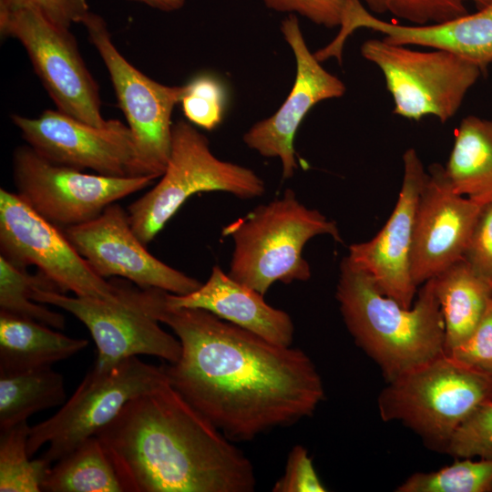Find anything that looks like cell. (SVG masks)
Listing matches in <instances>:
<instances>
[{
  "label": "cell",
  "mask_w": 492,
  "mask_h": 492,
  "mask_svg": "<svg viewBox=\"0 0 492 492\" xmlns=\"http://www.w3.org/2000/svg\"><path fill=\"white\" fill-rule=\"evenodd\" d=\"M445 454L455 458L492 459V401L480 405L461 423Z\"/></svg>",
  "instance_id": "30"
},
{
  "label": "cell",
  "mask_w": 492,
  "mask_h": 492,
  "mask_svg": "<svg viewBox=\"0 0 492 492\" xmlns=\"http://www.w3.org/2000/svg\"><path fill=\"white\" fill-rule=\"evenodd\" d=\"M404 176L388 220L371 240L349 246L346 259L367 272L380 292L410 308L418 292L411 272L415 211L426 170L415 149L403 155Z\"/></svg>",
  "instance_id": "18"
},
{
  "label": "cell",
  "mask_w": 492,
  "mask_h": 492,
  "mask_svg": "<svg viewBox=\"0 0 492 492\" xmlns=\"http://www.w3.org/2000/svg\"><path fill=\"white\" fill-rule=\"evenodd\" d=\"M445 169L456 193L482 206L492 203V119L461 120Z\"/></svg>",
  "instance_id": "23"
},
{
  "label": "cell",
  "mask_w": 492,
  "mask_h": 492,
  "mask_svg": "<svg viewBox=\"0 0 492 492\" xmlns=\"http://www.w3.org/2000/svg\"><path fill=\"white\" fill-rule=\"evenodd\" d=\"M354 0H263L269 9L298 14L328 28L340 27Z\"/></svg>",
  "instance_id": "32"
},
{
  "label": "cell",
  "mask_w": 492,
  "mask_h": 492,
  "mask_svg": "<svg viewBox=\"0 0 492 492\" xmlns=\"http://www.w3.org/2000/svg\"><path fill=\"white\" fill-rule=\"evenodd\" d=\"M13 176L18 196L39 215L63 229L96 218L108 205L158 179L151 175L87 174L54 163L29 145L14 151Z\"/></svg>",
  "instance_id": "10"
},
{
  "label": "cell",
  "mask_w": 492,
  "mask_h": 492,
  "mask_svg": "<svg viewBox=\"0 0 492 492\" xmlns=\"http://www.w3.org/2000/svg\"><path fill=\"white\" fill-rule=\"evenodd\" d=\"M368 8L377 14H384L387 12L385 0H363Z\"/></svg>",
  "instance_id": "38"
},
{
  "label": "cell",
  "mask_w": 492,
  "mask_h": 492,
  "mask_svg": "<svg viewBox=\"0 0 492 492\" xmlns=\"http://www.w3.org/2000/svg\"><path fill=\"white\" fill-rule=\"evenodd\" d=\"M207 191L252 199L263 195L265 184L252 169L217 158L202 133L179 120L172 126L169 159L160 180L128 208L133 231L147 245L190 196Z\"/></svg>",
  "instance_id": "6"
},
{
  "label": "cell",
  "mask_w": 492,
  "mask_h": 492,
  "mask_svg": "<svg viewBox=\"0 0 492 492\" xmlns=\"http://www.w3.org/2000/svg\"><path fill=\"white\" fill-rule=\"evenodd\" d=\"M34 7L54 23L70 28L90 13L87 0H0V11Z\"/></svg>",
  "instance_id": "36"
},
{
  "label": "cell",
  "mask_w": 492,
  "mask_h": 492,
  "mask_svg": "<svg viewBox=\"0 0 492 492\" xmlns=\"http://www.w3.org/2000/svg\"><path fill=\"white\" fill-rule=\"evenodd\" d=\"M335 297L355 344L378 365L385 383L445 353V323L433 279L405 308L344 257Z\"/></svg>",
  "instance_id": "3"
},
{
  "label": "cell",
  "mask_w": 492,
  "mask_h": 492,
  "mask_svg": "<svg viewBox=\"0 0 492 492\" xmlns=\"http://www.w3.org/2000/svg\"><path fill=\"white\" fill-rule=\"evenodd\" d=\"M483 207L454 191L443 165L428 167L411 250V272L417 287L463 259Z\"/></svg>",
  "instance_id": "16"
},
{
  "label": "cell",
  "mask_w": 492,
  "mask_h": 492,
  "mask_svg": "<svg viewBox=\"0 0 492 492\" xmlns=\"http://www.w3.org/2000/svg\"><path fill=\"white\" fill-rule=\"evenodd\" d=\"M82 24L109 73L143 173L161 177L170 154L172 112L181 101L185 85L160 84L132 66L114 45L100 15L90 12Z\"/></svg>",
  "instance_id": "12"
},
{
  "label": "cell",
  "mask_w": 492,
  "mask_h": 492,
  "mask_svg": "<svg viewBox=\"0 0 492 492\" xmlns=\"http://www.w3.org/2000/svg\"><path fill=\"white\" fill-rule=\"evenodd\" d=\"M0 249L13 265H35L57 292L78 297L109 300L113 280L97 274L77 252L64 231L46 220L17 193L0 190Z\"/></svg>",
  "instance_id": "13"
},
{
  "label": "cell",
  "mask_w": 492,
  "mask_h": 492,
  "mask_svg": "<svg viewBox=\"0 0 492 492\" xmlns=\"http://www.w3.org/2000/svg\"><path fill=\"white\" fill-rule=\"evenodd\" d=\"M27 421L0 431V491L39 492L51 466L42 457L31 460L27 453Z\"/></svg>",
  "instance_id": "27"
},
{
  "label": "cell",
  "mask_w": 492,
  "mask_h": 492,
  "mask_svg": "<svg viewBox=\"0 0 492 492\" xmlns=\"http://www.w3.org/2000/svg\"><path fill=\"white\" fill-rule=\"evenodd\" d=\"M140 2L153 8L165 11L172 12L180 9L186 0H131Z\"/></svg>",
  "instance_id": "37"
},
{
  "label": "cell",
  "mask_w": 492,
  "mask_h": 492,
  "mask_svg": "<svg viewBox=\"0 0 492 492\" xmlns=\"http://www.w3.org/2000/svg\"><path fill=\"white\" fill-rule=\"evenodd\" d=\"M0 33L23 45L57 110L95 127L107 124L98 86L69 28L34 7H22L0 11Z\"/></svg>",
  "instance_id": "11"
},
{
  "label": "cell",
  "mask_w": 492,
  "mask_h": 492,
  "mask_svg": "<svg viewBox=\"0 0 492 492\" xmlns=\"http://www.w3.org/2000/svg\"><path fill=\"white\" fill-rule=\"evenodd\" d=\"M379 32L385 42L402 46H419L456 55L477 65L483 76L492 64V3L474 14L426 25L402 26L372 15L354 0L337 36L320 53L325 59L343 62L347 38L357 29Z\"/></svg>",
  "instance_id": "19"
},
{
  "label": "cell",
  "mask_w": 492,
  "mask_h": 492,
  "mask_svg": "<svg viewBox=\"0 0 492 492\" xmlns=\"http://www.w3.org/2000/svg\"><path fill=\"white\" fill-rule=\"evenodd\" d=\"M463 259L477 274L492 282V203L483 207Z\"/></svg>",
  "instance_id": "35"
},
{
  "label": "cell",
  "mask_w": 492,
  "mask_h": 492,
  "mask_svg": "<svg viewBox=\"0 0 492 492\" xmlns=\"http://www.w3.org/2000/svg\"><path fill=\"white\" fill-rule=\"evenodd\" d=\"M112 299L70 297L63 292L35 287L31 298L63 309L77 318L89 331L97 346L93 368L108 370L121 361L139 354L175 363L180 356L179 339L164 331L151 308V288L135 286L129 281L113 279Z\"/></svg>",
  "instance_id": "7"
},
{
  "label": "cell",
  "mask_w": 492,
  "mask_h": 492,
  "mask_svg": "<svg viewBox=\"0 0 492 492\" xmlns=\"http://www.w3.org/2000/svg\"><path fill=\"white\" fill-rule=\"evenodd\" d=\"M87 344L86 339L72 338L39 322L0 312V373L50 367Z\"/></svg>",
  "instance_id": "21"
},
{
  "label": "cell",
  "mask_w": 492,
  "mask_h": 492,
  "mask_svg": "<svg viewBox=\"0 0 492 492\" xmlns=\"http://www.w3.org/2000/svg\"><path fill=\"white\" fill-rule=\"evenodd\" d=\"M65 402L64 377L51 366L0 373V431L27 421L36 412Z\"/></svg>",
  "instance_id": "24"
},
{
  "label": "cell",
  "mask_w": 492,
  "mask_h": 492,
  "mask_svg": "<svg viewBox=\"0 0 492 492\" xmlns=\"http://www.w3.org/2000/svg\"><path fill=\"white\" fill-rule=\"evenodd\" d=\"M35 287L56 291L42 273L32 275L0 255V312L31 319L55 329H64L63 314L32 300Z\"/></svg>",
  "instance_id": "26"
},
{
  "label": "cell",
  "mask_w": 492,
  "mask_h": 492,
  "mask_svg": "<svg viewBox=\"0 0 492 492\" xmlns=\"http://www.w3.org/2000/svg\"><path fill=\"white\" fill-rule=\"evenodd\" d=\"M361 54L383 73L393 114L415 121L434 116L447 122L482 76L477 65L452 53L419 51L383 39L364 41Z\"/></svg>",
  "instance_id": "9"
},
{
  "label": "cell",
  "mask_w": 492,
  "mask_h": 492,
  "mask_svg": "<svg viewBox=\"0 0 492 492\" xmlns=\"http://www.w3.org/2000/svg\"><path fill=\"white\" fill-rule=\"evenodd\" d=\"M492 401V376L444 353L387 382L377 405L384 422L398 421L444 453L455 431Z\"/></svg>",
  "instance_id": "5"
},
{
  "label": "cell",
  "mask_w": 492,
  "mask_h": 492,
  "mask_svg": "<svg viewBox=\"0 0 492 492\" xmlns=\"http://www.w3.org/2000/svg\"><path fill=\"white\" fill-rule=\"evenodd\" d=\"M222 233L234 243L228 274L262 295L276 282L289 284L311 278L302 251L312 238L329 235L343 241L333 220L304 206L289 189L227 225Z\"/></svg>",
  "instance_id": "4"
},
{
  "label": "cell",
  "mask_w": 492,
  "mask_h": 492,
  "mask_svg": "<svg viewBox=\"0 0 492 492\" xmlns=\"http://www.w3.org/2000/svg\"><path fill=\"white\" fill-rule=\"evenodd\" d=\"M166 302L178 308L206 310L273 343L291 346L294 326L290 315L265 302L263 295L241 284L218 265L199 289L184 295L166 292Z\"/></svg>",
  "instance_id": "20"
},
{
  "label": "cell",
  "mask_w": 492,
  "mask_h": 492,
  "mask_svg": "<svg viewBox=\"0 0 492 492\" xmlns=\"http://www.w3.org/2000/svg\"><path fill=\"white\" fill-rule=\"evenodd\" d=\"M433 280L445 323V353H448L476 329L492 297V287L464 259Z\"/></svg>",
  "instance_id": "22"
},
{
  "label": "cell",
  "mask_w": 492,
  "mask_h": 492,
  "mask_svg": "<svg viewBox=\"0 0 492 492\" xmlns=\"http://www.w3.org/2000/svg\"><path fill=\"white\" fill-rule=\"evenodd\" d=\"M96 436L128 492H251V460L169 382L127 403Z\"/></svg>",
  "instance_id": "2"
},
{
  "label": "cell",
  "mask_w": 492,
  "mask_h": 492,
  "mask_svg": "<svg viewBox=\"0 0 492 492\" xmlns=\"http://www.w3.org/2000/svg\"><path fill=\"white\" fill-rule=\"evenodd\" d=\"M387 12L413 25L440 23L468 15L467 3L477 10L492 0H385Z\"/></svg>",
  "instance_id": "31"
},
{
  "label": "cell",
  "mask_w": 492,
  "mask_h": 492,
  "mask_svg": "<svg viewBox=\"0 0 492 492\" xmlns=\"http://www.w3.org/2000/svg\"><path fill=\"white\" fill-rule=\"evenodd\" d=\"M281 32L295 58L292 88L273 115L245 132L243 141L262 157L279 159L282 178L290 179L298 168L293 140L301 122L319 102L343 97L346 87L310 51L294 14L282 21Z\"/></svg>",
  "instance_id": "17"
},
{
  "label": "cell",
  "mask_w": 492,
  "mask_h": 492,
  "mask_svg": "<svg viewBox=\"0 0 492 492\" xmlns=\"http://www.w3.org/2000/svg\"><path fill=\"white\" fill-rule=\"evenodd\" d=\"M397 492H492V459L456 458L437 471L417 472Z\"/></svg>",
  "instance_id": "28"
},
{
  "label": "cell",
  "mask_w": 492,
  "mask_h": 492,
  "mask_svg": "<svg viewBox=\"0 0 492 492\" xmlns=\"http://www.w3.org/2000/svg\"><path fill=\"white\" fill-rule=\"evenodd\" d=\"M446 354L492 376V297L473 333Z\"/></svg>",
  "instance_id": "33"
},
{
  "label": "cell",
  "mask_w": 492,
  "mask_h": 492,
  "mask_svg": "<svg viewBox=\"0 0 492 492\" xmlns=\"http://www.w3.org/2000/svg\"><path fill=\"white\" fill-rule=\"evenodd\" d=\"M41 491L124 492V489L102 443L95 436L49 467Z\"/></svg>",
  "instance_id": "25"
},
{
  "label": "cell",
  "mask_w": 492,
  "mask_h": 492,
  "mask_svg": "<svg viewBox=\"0 0 492 492\" xmlns=\"http://www.w3.org/2000/svg\"><path fill=\"white\" fill-rule=\"evenodd\" d=\"M11 119L27 145L54 163L111 177L147 176L131 131L118 119L95 127L57 109L33 118L13 114Z\"/></svg>",
  "instance_id": "14"
},
{
  "label": "cell",
  "mask_w": 492,
  "mask_h": 492,
  "mask_svg": "<svg viewBox=\"0 0 492 492\" xmlns=\"http://www.w3.org/2000/svg\"><path fill=\"white\" fill-rule=\"evenodd\" d=\"M151 308L181 344L163 365L170 385L228 439L247 441L310 416L324 398L322 378L301 349L273 343L198 308L166 302L152 289Z\"/></svg>",
  "instance_id": "1"
},
{
  "label": "cell",
  "mask_w": 492,
  "mask_h": 492,
  "mask_svg": "<svg viewBox=\"0 0 492 492\" xmlns=\"http://www.w3.org/2000/svg\"><path fill=\"white\" fill-rule=\"evenodd\" d=\"M226 92L222 83L210 75H200L185 84L180 104L189 122L212 130L222 121Z\"/></svg>",
  "instance_id": "29"
},
{
  "label": "cell",
  "mask_w": 492,
  "mask_h": 492,
  "mask_svg": "<svg viewBox=\"0 0 492 492\" xmlns=\"http://www.w3.org/2000/svg\"><path fill=\"white\" fill-rule=\"evenodd\" d=\"M273 492H325L308 451L302 446H294L290 451L284 474L273 485Z\"/></svg>",
  "instance_id": "34"
},
{
  "label": "cell",
  "mask_w": 492,
  "mask_h": 492,
  "mask_svg": "<svg viewBox=\"0 0 492 492\" xmlns=\"http://www.w3.org/2000/svg\"><path fill=\"white\" fill-rule=\"evenodd\" d=\"M63 231L104 279L119 277L140 288H156L178 295L192 292L202 284L149 253L133 231L128 212L116 202L96 218Z\"/></svg>",
  "instance_id": "15"
},
{
  "label": "cell",
  "mask_w": 492,
  "mask_h": 492,
  "mask_svg": "<svg viewBox=\"0 0 492 492\" xmlns=\"http://www.w3.org/2000/svg\"><path fill=\"white\" fill-rule=\"evenodd\" d=\"M169 382L163 365L158 367L137 356L108 370L89 371L72 396L48 419L30 427V457L45 444L41 456L51 465L108 425L133 398Z\"/></svg>",
  "instance_id": "8"
},
{
  "label": "cell",
  "mask_w": 492,
  "mask_h": 492,
  "mask_svg": "<svg viewBox=\"0 0 492 492\" xmlns=\"http://www.w3.org/2000/svg\"><path fill=\"white\" fill-rule=\"evenodd\" d=\"M489 283H490V285H491V287H492V282H490Z\"/></svg>",
  "instance_id": "39"
}]
</instances>
